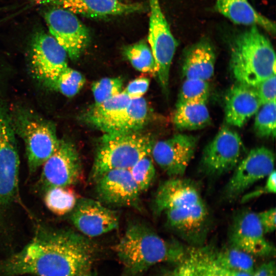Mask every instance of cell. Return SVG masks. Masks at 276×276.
Here are the masks:
<instances>
[{
	"label": "cell",
	"instance_id": "obj_1",
	"mask_svg": "<svg viewBox=\"0 0 276 276\" xmlns=\"http://www.w3.org/2000/svg\"><path fill=\"white\" fill-rule=\"evenodd\" d=\"M96 249L88 238L75 231L42 229L21 250L0 263V273L77 276L89 271Z\"/></svg>",
	"mask_w": 276,
	"mask_h": 276
},
{
	"label": "cell",
	"instance_id": "obj_2",
	"mask_svg": "<svg viewBox=\"0 0 276 276\" xmlns=\"http://www.w3.org/2000/svg\"><path fill=\"white\" fill-rule=\"evenodd\" d=\"M186 249L177 242L166 241L148 225L135 222L128 225L114 250L125 271L131 276L162 262H178Z\"/></svg>",
	"mask_w": 276,
	"mask_h": 276
},
{
	"label": "cell",
	"instance_id": "obj_3",
	"mask_svg": "<svg viewBox=\"0 0 276 276\" xmlns=\"http://www.w3.org/2000/svg\"><path fill=\"white\" fill-rule=\"evenodd\" d=\"M230 66L238 82L255 87L275 74V54L256 26L237 35L231 47Z\"/></svg>",
	"mask_w": 276,
	"mask_h": 276
},
{
	"label": "cell",
	"instance_id": "obj_4",
	"mask_svg": "<svg viewBox=\"0 0 276 276\" xmlns=\"http://www.w3.org/2000/svg\"><path fill=\"white\" fill-rule=\"evenodd\" d=\"M154 143L151 135L141 130L104 134L96 149L90 180L95 182L111 170L130 169L140 159L151 155Z\"/></svg>",
	"mask_w": 276,
	"mask_h": 276
},
{
	"label": "cell",
	"instance_id": "obj_5",
	"mask_svg": "<svg viewBox=\"0 0 276 276\" xmlns=\"http://www.w3.org/2000/svg\"><path fill=\"white\" fill-rule=\"evenodd\" d=\"M150 10L148 41L163 89L168 90L170 69L177 42L162 10L159 0H148Z\"/></svg>",
	"mask_w": 276,
	"mask_h": 276
},
{
	"label": "cell",
	"instance_id": "obj_6",
	"mask_svg": "<svg viewBox=\"0 0 276 276\" xmlns=\"http://www.w3.org/2000/svg\"><path fill=\"white\" fill-rule=\"evenodd\" d=\"M50 35L66 51L68 57L76 60L88 47L90 32L72 12L60 7L49 10L44 14Z\"/></svg>",
	"mask_w": 276,
	"mask_h": 276
},
{
	"label": "cell",
	"instance_id": "obj_7",
	"mask_svg": "<svg viewBox=\"0 0 276 276\" xmlns=\"http://www.w3.org/2000/svg\"><path fill=\"white\" fill-rule=\"evenodd\" d=\"M243 149L239 134L222 127L203 150L200 163L202 171L209 175L220 176L234 169Z\"/></svg>",
	"mask_w": 276,
	"mask_h": 276
},
{
	"label": "cell",
	"instance_id": "obj_8",
	"mask_svg": "<svg viewBox=\"0 0 276 276\" xmlns=\"http://www.w3.org/2000/svg\"><path fill=\"white\" fill-rule=\"evenodd\" d=\"M275 156L265 147L251 149L239 162L225 188L227 199L237 198L256 182L267 177L274 170Z\"/></svg>",
	"mask_w": 276,
	"mask_h": 276
},
{
	"label": "cell",
	"instance_id": "obj_9",
	"mask_svg": "<svg viewBox=\"0 0 276 276\" xmlns=\"http://www.w3.org/2000/svg\"><path fill=\"white\" fill-rule=\"evenodd\" d=\"M42 166L41 180L47 190L74 185L80 180L82 172L75 146L66 140H60L56 150Z\"/></svg>",
	"mask_w": 276,
	"mask_h": 276
},
{
	"label": "cell",
	"instance_id": "obj_10",
	"mask_svg": "<svg viewBox=\"0 0 276 276\" xmlns=\"http://www.w3.org/2000/svg\"><path fill=\"white\" fill-rule=\"evenodd\" d=\"M198 137L187 134L154 142L151 152L154 161L171 177L182 175L193 158Z\"/></svg>",
	"mask_w": 276,
	"mask_h": 276
},
{
	"label": "cell",
	"instance_id": "obj_11",
	"mask_svg": "<svg viewBox=\"0 0 276 276\" xmlns=\"http://www.w3.org/2000/svg\"><path fill=\"white\" fill-rule=\"evenodd\" d=\"M31 53L33 72L45 84L68 66L66 51L54 37L43 31L34 35Z\"/></svg>",
	"mask_w": 276,
	"mask_h": 276
},
{
	"label": "cell",
	"instance_id": "obj_12",
	"mask_svg": "<svg viewBox=\"0 0 276 276\" xmlns=\"http://www.w3.org/2000/svg\"><path fill=\"white\" fill-rule=\"evenodd\" d=\"M71 220L76 228L86 237H98L118 227L117 213L98 200L82 198L71 212Z\"/></svg>",
	"mask_w": 276,
	"mask_h": 276
},
{
	"label": "cell",
	"instance_id": "obj_13",
	"mask_svg": "<svg viewBox=\"0 0 276 276\" xmlns=\"http://www.w3.org/2000/svg\"><path fill=\"white\" fill-rule=\"evenodd\" d=\"M95 192L100 202L115 206H137L141 192L129 169H113L95 181Z\"/></svg>",
	"mask_w": 276,
	"mask_h": 276
},
{
	"label": "cell",
	"instance_id": "obj_14",
	"mask_svg": "<svg viewBox=\"0 0 276 276\" xmlns=\"http://www.w3.org/2000/svg\"><path fill=\"white\" fill-rule=\"evenodd\" d=\"M265 233L256 213L245 210L235 218L229 234L231 246L252 256L266 257L275 249L265 237Z\"/></svg>",
	"mask_w": 276,
	"mask_h": 276
},
{
	"label": "cell",
	"instance_id": "obj_15",
	"mask_svg": "<svg viewBox=\"0 0 276 276\" xmlns=\"http://www.w3.org/2000/svg\"><path fill=\"white\" fill-rule=\"evenodd\" d=\"M19 164L14 136L5 118L0 126V215L17 193Z\"/></svg>",
	"mask_w": 276,
	"mask_h": 276
},
{
	"label": "cell",
	"instance_id": "obj_16",
	"mask_svg": "<svg viewBox=\"0 0 276 276\" xmlns=\"http://www.w3.org/2000/svg\"><path fill=\"white\" fill-rule=\"evenodd\" d=\"M170 227L194 247L201 246L206 236L209 214L204 201L164 212Z\"/></svg>",
	"mask_w": 276,
	"mask_h": 276
},
{
	"label": "cell",
	"instance_id": "obj_17",
	"mask_svg": "<svg viewBox=\"0 0 276 276\" xmlns=\"http://www.w3.org/2000/svg\"><path fill=\"white\" fill-rule=\"evenodd\" d=\"M30 172H35L57 148L60 140L51 123L37 120L26 121L22 127Z\"/></svg>",
	"mask_w": 276,
	"mask_h": 276
},
{
	"label": "cell",
	"instance_id": "obj_18",
	"mask_svg": "<svg viewBox=\"0 0 276 276\" xmlns=\"http://www.w3.org/2000/svg\"><path fill=\"white\" fill-rule=\"evenodd\" d=\"M39 4L50 5L91 18L126 15L147 10L143 3H124L121 0H35Z\"/></svg>",
	"mask_w": 276,
	"mask_h": 276
},
{
	"label": "cell",
	"instance_id": "obj_19",
	"mask_svg": "<svg viewBox=\"0 0 276 276\" xmlns=\"http://www.w3.org/2000/svg\"><path fill=\"white\" fill-rule=\"evenodd\" d=\"M203 200L198 187L191 180L172 177L159 185L154 199L157 214L166 211L193 205Z\"/></svg>",
	"mask_w": 276,
	"mask_h": 276
},
{
	"label": "cell",
	"instance_id": "obj_20",
	"mask_svg": "<svg viewBox=\"0 0 276 276\" xmlns=\"http://www.w3.org/2000/svg\"><path fill=\"white\" fill-rule=\"evenodd\" d=\"M224 104L226 122L238 127L244 126L262 105L254 87L239 82L227 90Z\"/></svg>",
	"mask_w": 276,
	"mask_h": 276
},
{
	"label": "cell",
	"instance_id": "obj_21",
	"mask_svg": "<svg viewBox=\"0 0 276 276\" xmlns=\"http://www.w3.org/2000/svg\"><path fill=\"white\" fill-rule=\"evenodd\" d=\"M216 54L211 42L202 39L186 51L182 66L186 78H197L208 81L214 73Z\"/></svg>",
	"mask_w": 276,
	"mask_h": 276
},
{
	"label": "cell",
	"instance_id": "obj_22",
	"mask_svg": "<svg viewBox=\"0 0 276 276\" xmlns=\"http://www.w3.org/2000/svg\"><path fill=\"white\" fill-rule=\"evenodd\" d=\"M216 9L234 24L262 28L272 35L275 24L256 11L247 0H216Z\"/></svg>",
	"mask_w": 276,
	"mask_h": 276
},
{
	"label": "cell",
	"instance_id": "obj_23",
	"mask_svg": "<svg viewBox=\"0 0 276 276\" xmlns=\"http://www.w3.org/2000/svg\"><path fill=\"white\" fill-rule=\"evenodd\" d=\"M149 117L147 103L142 97L131 99L128 105L100 130L104 134L123 133L140 131Z\"/></svg>",
	"mask_w": 276,
	"mask_h": 276
},
{
	"label": "cell",
	"instance_id": "obj_24",
	"mask_svg": "<svg viewBox=\"0 0 276 276\" xmlns=\"http://www.w3.org/2000/svg\"><path fill=\"white\" fill-rule=\"evenodd\" d=\"M175 271L179 276H227L214 261L210 247L187 248L183 259Z\"/></svg>",
	"mask_w": 276,
	"mask_h": 276
},
{
	"label": "cell",
	"instance_id": "obj_25",
	"mask_svg": "<svg viewBox=\"0 0 276 276\" xmlns=\"http://www.w3.org/2000/svg\"><path fill=\"white\" fill-rule=\"evenodd\" d=\"M131 99L122 91L119 94L100 103H94L80 116L87 125L99 130L118 112L125 108Z\"/></svg>",
	"mask_w": 276,
	"mask_h": 276
},
{
	"label": "cell",
	"instance_id": "obj_26",
	"mask_svg": "<svg viewBox=\"0 0 276 276\" xmlns=\"http://www.w3.org/2000/svg\"><path fill=\"white\" fill-rule=\"evenodd\" d=\"M206 103H187L176 105L173 123L179 130H197L211 124Z\"/></svg>",
	"mask_w": 276,
	"mask_h": 276
},
{
	"label": "cell",
	"instance_id": "obj_27",
	"mask_svg": "<svg viewBox=\"0 0 276 276\" xmlns=\"http://www.w3.org/2000/svg\"><path fill=\"white\" fill-rule=\"evenodd\" d=\"M210 250L215 262L222 268L251 274L255 270L253 256L238 248L230 245L220 249L210 247Z\"/></svg>",
	"mask_w": 276,
	"mask_h": 276
},
{
	"label": "cell",
	"instance_id": "obj_28",
	"mask_svg": "<svg viewBox=\"0 0 276 276\" xmlns=\"http://www.w3.org/2000/svg\"><path fill=\"white\" fill-rule=\"evenodd\" d=\"M123 54L136 70L156 75L155 60L149 45L145 40H141L124 47Z\"/></svg>",
	"mask_w": 276,
	"mask_h": 276
},
{
	"label": "cell",
	"instance_id": "obj_29",
	"mask_svg": "<svg viewBox=\"0 0 276 276\" xmlns=\"http://www.w3.org/2000/svg\"><path fill=\"white\" fill-rule=\"evenodd\" d=\"M69 187H54L47 190L44 203L54 214L64 215L75 208L78 199L75 192Z\"/></svg>",
	"mask_w": 276,
	"mask_h": 276
},
{
	"label": "cell",
	"instance_id": "obj_30",
	"mask_svg": "<svg viewBox=\"0 0 276 276\" xmlns=\"http://www.w3.org/2000/svg\"><path fill=\"white\" fill-rule=\"evenodd\" d=\"M85 78L79 72L67 66L46 85L67 97H73L82 89Z\"/></svg>",
	"mask_w": 276,
	"mask_h": 276
},
{
	"label": "cell",
	"instance_id": "obj_31",
	"mask_svg": "<svg viewBox=\"0 0 276 276\" xmlns=\"http://www.w3.org/2000/svg\"><path fill=\"white\" fill-rule=\"evenodd\" d=\"M210 95L208 81L186 78L180 89L176 105L187 103H206Z\"/></svg>",
	"mask_w": 276,
	"mask_h": 276
},
{
	"label": "cell",
	"instance_id": "obj_32",
	"mask_svg": "<svg viewBox=\"0 0 276 276\" xmlns=\"http://www.w3.org/2000/svg\"><path fill=\"white\" fill-rule=\"evenodd\" d=\"M257 112L254 122V130L260 137L274 138L276 128L275 101L261 105Z\"/></svg>",
	"mask_w": 276,
	"mask_h": 276
},
{
	"label": "cell",
	"instance_id": "obj_33",
	"mask_svg": "<svg viewBox=\"0 0 276 276\" xmlns=\"http://www.w3.org/2000/svg\"><path fill=\"white\" fill-rule=\"evenodd\" d=\"M150 155L140 159L129 169L141 193L149 188L155 176V169Z\"/></svg>",
	"mask_w": 276,
	"mask_h": 276
},
{
	"label": "cell",
	"instance_id": "obj_34",
	"mask_svg": "<svg viewBox=\"0 0 276 276\" xmlns=\"http://www.w3.org/2000/svg\"><path fill=\"white\" fill-rule=\"evenodd\" d=\"M123 81L120 77L104 78L91 85L95 103L104 102L122 91Z\"/></svg>",
	"mask_w": 276,
	"mask_h": 276
},
{
	"label": "cell",
	"instance_id": "obj_35",
	"mask_svg": "<svg viewBox=\"0 0 276 276\" xmlns=\"http://www.w3.org/2000/svg\"><path fill=\"white\" fill-rule=\"evenodd\" d=\"M275 79L274 74L254 87L262 105L275 101Z\"/></svg>",
	"mask_w": 276,
	"mask_h": 276
},
{
	"label": "cell",
	"instance_id": "obj_36",
	"mask_svg": "<svg viewBox=\"0 0 276 276\" xmlns=\"http://www.w3.org/2000/svg\"><path fill=\"white\" fill-rule=\"evenodd\" d=\"M149 83V80L147 78H137L131 81L123 91L130 99L139 98L147 91Z\"/></svg>",
	"mask_w": 276,
	"mask_h": 276
},
{
	"label": "cell",
	"instance_id": "obj_37",
	"mask_svg": "<svg viewBox=\"0 0 276 276\" xmlns=\"http://www.w3.org/2000/svg\"><path fill=\"white\" fill-rule=\"evenodd\" d=\"M275 214V208H272L257 213L259 220L265 234L271 233L275 230L276 225Z\"/></svg>",
	"mask_w": 276,
	"mask_h": 276
},
{
	"label": "cell",
	"instance_id": "obj_38",
	"mask_svg": "<svg viewBox=\"0 0 276 276\" xmlns=\"http://www.w3.org/2000/svg\"><path fill=\"white\" fill-rule=\"evenodd\" d=\"M276 192V172L274 170L267 177V180L263 187L260 188L244 196L242 201H247L263 194H274Z\"/></svg>",
	"mask_w": 276,
	"mask_h": 276
},
{
	"label": "cell",
	"instance_id": "obj_39",
	"mask_svg": "<svg viewBox=\"0 0 276 276\" xmlns=\"http://www.w3.org/2000/svg\"><path fill=\"white\" fill-rule=\"evenodd\" d=\"M252 276H276L275 262L271 261L262 264L254 270Z\"/></svg>",
	"mask_w": 276,
	"mask_h": 276
},
{
	"label": "cell",
	"instance_id": "obj_40",
	"mask_svg": "<svg viewBox=\"0 0 276 276\" xmlns=\"http://www.w3.org/2000/svg\"><path fill=\"white\" fill-rule=\"evenodd\" d=\"M223 269H224L227 276H252V275L251 273L245 271L231 270L224 268Z\"/></svg>",
	"mask_w": 276,
	"mask_h": 276
},
{
	"label": "cell",
	"instance_id": "obj_41",
	"mask_svg": "<svg viewBox=\"0 0 276 276\" xmlns=\"http://www.w3.org/2000/svg\"><path fill=\"white\" fill-rule=\"evenodd\" d=\"M77 276H96V275L93 273L92 272L88 271L84 273H81Z\"/></svg>",
	"mask_w": 276,
	"mask_h": 276
},
{
	"label": "cell",
	"instance_id": "obj_42",
	"mask_svg": "<svg viewBox=\"0 0 276 276\" xmlns=\"http://www.w3.org/2000/svg\"><path fill=\"white\" fill-rule=\"evenodd\" d=\"M165 276H179L175 270L172 272H170L168 274H166Z\"/></svg>",
	"mask_w": 276,
	"mask_h": 276
},
{
	"label": "cell",
	"instance_id": "obj_43",
	"mask_svg": "<svg viewBox=\"0 0 276 276\" xmlns=\"http://www.w3.org/2000/svg\"><path fill=\"white\" fill-rule=\"evenodd\" d=\"M4 119H5L4 117L3 116L2 113L0 112V126Z\"/></svg>",
	"mask_w": 276,
	"mask_h": 276
}]
</instances>
